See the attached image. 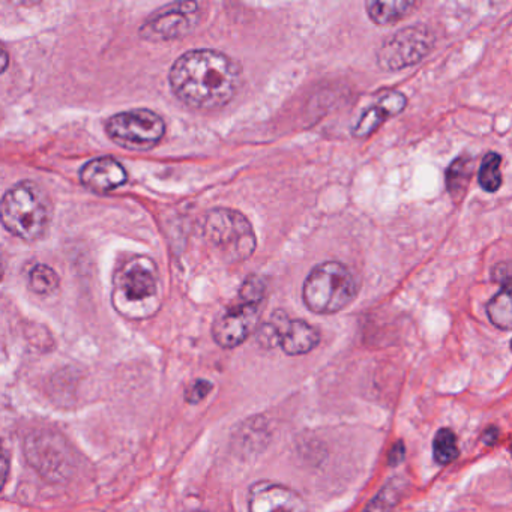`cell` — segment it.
I'll list each match as a JSON object with an SVG mask.
<instances>
[{"mask_svg": "<svg viewBox=\"0 0 512 512\" xmlns=\"http://www.w3.org/2000/svg\"><path fill=\"white\" fill-rule=\"evenodd\" d=\"M242 70L224 53L191 50L170 70L173 94L191 109L218 110L235 98L241 85Z\"/></svg>", "mask_w": 512, "mask_h": 512, "instance_id": "obj_1", "label": "cell"}, {"mask_svg": "<svg viewBox=\"0 0 512 512\" xmlns=\"http://www.w3.org/2000/svg\"><path fill=\"white\" fill-rule=\"evenodd\" d=\"M49 197L31 181L14 185L0 200V223L23 241H38L49 229Z\"/></svg>", "mask_w": 512, "mask_h": 512, "instance_id": "obj_2", "label": "cell"}, {"mask_svg": "<svg viewBox=\"0 0 512 512\" xmlns=\"http://www.w3.org/2000/svg\"><path fill=\"white\" fill-rule=\"evenodd\" d=\"M358 283L355 275L340 262L314 266L305 278L302 298L308 310L316 314H335L355 301Z\"/></svg>", "mask_w": 512, "mask_h": 512, "instance_id": "obj_3", "label": "cell"}, {"mask_svg": "<svg viewBox=\"0 0 512 512\" xmlns=\"http://www.w3.org/2000/svg\"><path fill=\"white\" fill-rule=\"evenodd\" d=\"M203 235L230 263H242L256 251L257 239L248 218L235 209L217 208L206 214Z\"/></svg>", "mask_w": 512, "mask_h": 512, "instance_id": "obj_4", "label": "cell"}, {"mask_svg": "<svg viewBox=\"0 0 512 512\" xmlns=\"http://www.w3.org/2000/svg\"><path fill=\"white\" fill-rule=\"evenodd\" d=\"M107 134L116 145L128 151H149L155 148L166 133L161 116L148 109L119 113L107 121Z\"/></svg>", "mask_w": 512, "mask_h": 512, "instance_id": "obj_5", "label": "cell"}, {"mask_svg": "<svg viewBox=\"0 0 512 512\" xmlns=\"http://www.w3.org/2000/svg\"><path fill=\"white\" fill-rule=\"evenodd\" d=\"M257 341L265 349L280 346L289 356L305 355L316 349L320 334L305 320L290 319L287 313L278 310L269 322L263 323L257 331Z\"/></svg>", "mask_w": 512, "mask_h": 512, "instance_id": "obj_6", "label": "cell"}, {"mask_svg": "<svg viewBox=\"0 0 512 512\" xmlns=\"http://www.w3.org/2000/svg\"><path fill=\"white\" fill-rule=\"evenodd\" d=\"M434 46L427 26H409L389 35L377 52V64L385 71H400L421 62Z\"/></svg>", "mask_w": 512, "mask_h": 512, "instance_id": "obj_7", "label": "cell"}, {"mask_svg": "<svg viewBox=\"0 0 512 512\" xmlns=\"http://www.w3.org/2000/svg\"><path fill=\"white\" fill-rule=\"evenodd\" d=\"M263 302L248 301L239 296L238 304L221 311L212 325V337L223 349L241 346L257 328L262 316Z\"/></svg>", "mask_w": 512, "mask_h": 512, "instance_id": "obj_8", "label": "cell"}, {"mask_svg": "<svg viewBox=\"0 0 512 512\" xmlns=\"http://www.w3.org/2000/svg\"><path fill=\"white\" fill-rule=\"evenodd\" d=\"M199 22L196 2H179L155 11L142 28L143 38L154 41L176 40L193 31Z\"/></svg>", "mask_w": 512, "mask_h": 512, "instance_id": "obj_9", "label": "cell"}, {"mask_svg": "<svg viewBox=\"0 0 512 512\" xmlns=\"http://www.w3.org/2000/svg\"><path fill=\"white\" fill-rule=\"evenodd\" d=\"M248 512H308V506L304 497L287 485L262 481L250 488Z\"/></svg>", "mask_w": 512, "mask_h": 512, "instance_id": "obj_10", "label": "cell"}, {"mask_svg": "<svg viewBox=\"0 0 512 512\" xmlns=\"http://www.w3.org/2000/svg\"><path fill=\"white\" fill-rule=\"evenodd\" d=\"M116 286L125 301L145 302L154 298L158 292L154 263L148 259L128 263L118 275Z\"/></svg>", "mask_w": 512, "mask_h": 512, "instance_id": "obj_11", "label": "cell"}, {"mask_svg": "<svg viewBox=\"0 0 512 512\" xmlns=\"http://www.w3.org/2000/svg\"><path fill=\"white\" fill-rule=\"evenodd\" d=\"M29 461L35 469L40 470L44 476H58L59 479L67 469L68 452L62 448V440L55 437L35 434L29 437L28 445L25 446Z\"/></svg>", "mask_w": 512, "mask_h": 512, "instance_id": "obj_12", "label": "cell"}, {"mask_svg": "<svg viewBox=\"0 0 512 512\" xmlns=\"http://www.w3.org/2000/svg\"><path fill=\"white\" fill-rule=\"evenodd\" d=\"M127 178L124 166L112 157L89 161L80 172L82 184L88 190L98 194L110 193V191L122 187L127 182Z\"/></svg>", "mask_w": 512, "mask_h": 512, "instance_id": "obj_13", "label": "cell"}, {"mask_svg": "<svg viewBox=\"0 0 512 512\" xmlns=\"http://www.w3.org/2000/svg\"><path fill=\"white\" fill-rule=\"evenodd\" d=\"M407 100L401 92L389 91L380 95L373 106L367 107L352 128L353 137L364 139L373 134L388 118H394L406 109Z\"/></svg>", "mask_w": 512, "mask_h": 512, "instance_id": "obj_14", "label": "cell"}, {"mask_svg": "<svg viewBox=\"0 0 512 512\" xmlns=\"http://www.w3.org/2000/svg\"><path fill=\"white\" fill-rule=\"evenodd\" d=\"M416 2H406V0H397V2H368L367 13L371 22L377 26H388L392 23L400 22L404 17L409 16L415 8Z\"/></svg>", "mask_w": 512, "mask_h": 512, "instance_id": "obj_15", "label": "cell"}, {"mask_svg": "<svg viewBox=\"0 0 512 512\" xmlns=\"http://www.w3.org/2000/svg\"><path fill=\"white\" fill-rule=\"evenodd\" d=\"M473 175V158L469 155H461L446 170V187L455 202H460L469 188Z\"/></svg>", "mask_w": 512, "mask_h": 512, "instance_id": "obj_16", "label": "cell"}, {"mask_svg": "<svg viewBox=\"0 0 512 512\" xmlns=\"http://www.w3.org/2000/svg\"><path fill=\"white\" fill-rule=\"evenodd\" d=\"M406 490V482L401 478H394L383 485L382 490L371 499L362 512H392L400 503Z\"/></svg>", "mask_w": 512, "mask_h": 512, "instance_id": "obj_17", "label": "cell"}, {"mask_svg": "<svg viewBox=\"0 0 512 512\" xmlns=\"http://www.w3.org/2000/svg\"><path fill=\"white\" fill-rule=\"evenodd\" d=\"M487 316L496 328L509 331L512 323L511 289H502L487 305Z\"/></svg>", "mask_w": 512, "mask_h": 512, "instance_id": "obj_18", "label": "cell"}, {"mask_svg": "<svg viewBox=\"0 0 512 512\" xmlns=\"http://www.w3.org/2000/svg\"><path fill=\"white\" fill-rule=\"evenodd\" d=\"M460 455L457 436L451 428H440L433 440V457L436 463L446 466Z\"/></svg>", "mask_w": 512, "mask_h": 512, "instance_id": "obj_19", "label": "cell"}, {"mask_svg": "<svg viewBox=\"0 0 512 512\" xmlns=\"http://www.w3.org/2000/svg\"><path fill=\"white\" fill-rule=\"evenodd\" d=\"M502 157L496 152L485 155L478 170V182L482 190L487 193H496L502 185Z\"/></svg>", "mask_w": 512, "mask_h": 512, "instance_id": "obj_20", "label": "cell"}, {"mask_svg": "<svg viewBox=\"0 0 512 512\" xmlns=\"http://www.w3.org/2000/svg\"><path fill=\"white\" fill-rule=\"evenodd\" d=\"M31 289L38 295H50L59 287V277L47 265H35L29 274Z\"/></svg>", "mask_w": 512, "mask_h": 512, "instance_id": "obj_21", "label": "cell"}, {"mask_svg": "<svg viewBox=\"0 0 512 512\" xmlns=\"http://www.w3.org/2000/svg\"><path fill=\"white\" fill-rule=\"evenodd\" d=\"M212 391V383L206 379H197L193 385L188 386L185 391V401L190 404H199L205 400Z\"/></svg>", "mask_w": 512, "mask_h": 512, "instance_id": "obj_22", "label": "cell"}, {"mask_svg": "<svg viewBox=\"0 0 512 512\" xmlns=\"http://www.w3.org/2000/svg\"><path fill=\"white\" fill-rule=\"evenodd\" d=\"M8 475H10V455L0 442V491L4 490Z\"/></svg>", "mask_w": 512, "mask_h": 512, "instance_id": "obj_23", "label": "cell"}, {"mask_svg": "<svg viewBox=\"0 0 512 512\" xmlns=\"http://www.w3.org/2000/svg\"><path fill=\"white\" fill-rule=\"evenodd\" d=\"M404 458H406V445H404L403 440H398V442L392 445L391 451H389V466H400Z\"/></svg>", "mask_w": 512, "mask_h": 512, "instance_id": "obj_24", "label": "cell"}, {"mask_svg": "<svg viewBox=\"0 0 512 512\" xmlns=\"http://www.w3.org/2000/svg\"><path fill=\"white\" fill-rule=\"evenodd\" d=\"M493 278L496 283L502 286V289H509V283H511V269H509L508 263H500L496 266L493 271Z\"/></svg>", "mask_w": 512, "mask_h": 512, "instance_id": "obj_25", "label": "cell"}, {"mask_svg": "<svg viewBox=\"0 0 512 512\" xmlns=\"http://www.w3.org/2000/svg\"><path fill=\"white\" fill-rule=\"evenodd\" d=\"M497 439H499V430L496 427H488L482 434V442L487 446H493Z\"/></svg>", "mask_w": 512, "mask_h": 512, "instance_id": "obj_26", "label": "cell"}, {"mask_svg": "<svg viewBox=\"0 0 512 512\" xmlns=\"http://www.w3.org/2000/svg\"><path fill=\"white\" fill-rule=\"evenodd\" d=\"M8 65H10V56H8L7 50L4 49V46L0 44V74L7 70Z\"/></svg>", "mask_w": 512, "mask_h": 512, "instance_id": "obj_27", "label": "cell"}, {"mask_svg": "<svg viewBox=\"0 0 512 512\" xmlns=\"http://www.w3.org/2000/svg\"><path fill=\"white\" fill-rule=\"evenodd\" d=\"M193 512H206V511H193Z\"/></svg>", "mask_w": 512, "mask_h": 512, "instance_id": "obj_28", "label": "cell"}]
</instances>
